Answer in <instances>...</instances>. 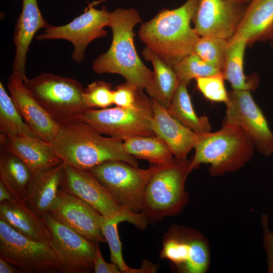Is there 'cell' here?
I'll use <instances>...</instances> for the list:
<instances>
[{"label": "cell", "mask_w": 273, "mask_h": 273, "mask_svg": "<svg viewBox=\"0 0 273 273\" xmlns=\"http://www.w3.org/2000/svg\"><path fill=\"white\" fill-rule=\"evenodd\" d=\"M102 134L88 124L77 120L61 126L51 144L65 164L77 169L89 170L110 160L138 166L136 158L125 151L122 140Z\"/></svg>", "instance_id": "1"}, {"label": "cell", "mask_w": 273, "mask_h": 273, "mask_svg": "<svg viewBox=\"0 0 273 273\" xmlns=\"http://www.w3.org/2000/svg\"><path fill=\"white\" fill-rule=\"evenodd\" d=\"M200 0H187L177 8L164 9L144 23L139 36L146 47L172 66L192 54L199 35L191 26Z\"/></svg>", "instance_id": "2"}, {"label": "cell", "mask_w": 273, "mask_h": 273, "mask_svg": "<svg viewBox=\"0 0 273 273\" xmlns=\"http://www.w3.org/2000/svg\"><path fill=\"white\" fill-rule=\"evenodd\" d=\"M142 21L134 9L118 8L111 12L109 27L113 37L109 50L94 61L92 69L97 73H116L126 82L143 90L153 76V71L140 59L134 44L133 28Z\"/></svg>", "instance_id": "3"}, {"label": "cell", "mask_w": 273, "mask_h": 273, "mask_svg": "<svg viewBox=\"0 0 273 273\" xmlns=\"http://www.w3.org/2000/svg\"><path fill=\"white\" fill-rule=\"evenodd\" d=\"M195 154L190 160L189 170L201 164H210L212 176H220L240 169L252 157L255 147L248 134L240 127L222 123L214 132L198 133Z\"/></svg>", "instance_id": "4"}, {"label": "cell", "mask_w": 273, "mask_h": 273, "mask_svg": "<svg viewBox=\"0 0 273 273\" xmlns=\"http://www.w3.org/2000/svg\"><path fill=\"white\" fill-rule=\"evenodd\" d=\"M24 83L28 92L60 126L79 120L88 108L83 99L84 89L74 79L44 73Z\"/></svg>", "instance_id": "5"}, {"label": "cell", "mask_w": 273, "mask_h": 273, "mask_svg": "<svg viewBox=\"0 0 273 273\" xmlns=\"http://www.w3.org/2000/svg\"><path fill=\"white\" fill-rule=\"evenodd\" d=\"M153 117L151 100L143 90H139L137 103L133 107L88 109L80 116L79 120L101 134L123 141L135 136L155 135L152 129Z\"/></svg>", "instance_id": "6"}, {"label": "cell", "mask_w": 273, "mask_h": 273, "mask_svg": "<svg viewBox=\"0 0 273 273\" xmlns=\"http://www.w3.org/2000/svg\"><path fill=\"white\" fill-rule=\"evenodd\" d=\"M190 160L175 158L156 172L148 183L143 199L141 212L153 218L176 214L188 200L185 190Z\"/></svg>", "instance_id": "7"}, {"label": "cell", "mask_w": 273, "mask_h": 273, "mask_svg": "<svg viewBox=\"0 0 273 273\" xmlns=\"http://www.w3.org/2000/svg\"><path fill=\"white\" fill-rule=\"evenodd\" d=\"M168 164L143 169L124 161L110 160L89 171L118 203L131 212L139 213L148 183L156 172Z\"/></svg>", "instance_id": "8"}, {"label": "cell", "mask_w": 273, "mask_h": 273, "mask_svg": "<svg viewBox=\"0 0 273 273\" xmlns=\"http://www.w3.org/2000/svg\"><path fill=\"white\" fill-rule=\"evenodd\" d=\"M60 189L84 201L105 217H122L140 229L146 226L143 213L131 212L121 205L89 170L65 164Z\"/></svg>", "instance_id": "9"}, {"label": "cell", "mask_w": 273, "mask_h": 273, "mask_svg": "<svg viewBox=\"0 0 273 273\" xmlns=\"http://www.w3.org/2000/svg\"><path fill=\"white\" fill-rule=\"evenodd\" d=\"M0 257L24 273H56L60 266L50 244L28 238L2 220Z\"/></svg>", "instance_id": "10"}, {"label": "cell", "mask_w": 273, "mask_h": 273, "mask_svg": "<svg viewBox=\"0 0 273 273\" xmlns=\"http://www.w3.org/2000/svg\"><path fill=\"white\" fill-rule=\"evenodd\" d=\"M160 257L169 260L180 272L205 273L210 266V251L201 233L175 225L165 236Z\"/></svg>", "instance_id": "11"}, {"label": "cell", "mask_w": 273, "mask_h": 273, "mask_svg": "<svg viewBox=\"0 0 273 273\" xmlns=\"http://www.w3.org/2000/svg\"><path fill=\"white\" fill-rule=\"evenodd\" d=\"M42 218L51 235L50 245L60 262L58 272H91L97 243L61 223L49 213Z\"/></svg>", "instance_id": "12"}, {"label": "cell", "mask_w": 273, "mask_h": 273, "mask_svg": "<svg viewBox=\"0 0 273 273\" xmlns=\"http://www.w3.org/2000/svg\"><path fill=\"white\" fill-rule=\"evenodd\" d=\"M222 123L241 128L249 136L255 148L266 156L273 154V133L260 108L248 90L229 93Z\"/></svg>", "instance_id": "13"}, {"label": "cell", "mask_w": 273, "mask_h": 273, "mask_svg": "<svg viewBox=\"0 0 273 273\" xmlns=\"http://www.w3.org/2000/svg\"><path fill=\"white\" fill-rule=\"evenodd\" d=\"M111 12L105 6L99 10L89 6L84 13L67 24L50 25L36 36L38 40L65 39L74 47L72 59L77 63L84 59L87 46L94 40L106 36L104 28L109 26Z\"/></svg>", "instance_id": "14"}, {"label": "cell", "mask_w": 273, "mask_h": 273, "mask_svg": "<svg viewBox=\"0 0 273 273\" xmlns=\"http://www.w3.org/2000/svg\"><path fill=\"white\" fill-rule=\"evenodd\" d=\"M246 6L233 0H200L194 28L199 36L228 40L234 35Z\"/></svg>", "instance_id": "15"}, {"label": "cell", "mask_w": 273, "mask_h": 273, "mask_svg": "<svg viewBox=\"0 0 273 273\" xmlns=\"http://www.w3.org/2000/svg\"><path fill=\"white\" fill-rule=\"evenodd\" d=\"M49 213L90 241L107 242L98 223L100 213L84 201L60 188Z\"/></svg>", "instance_id": "16"}, {"label": "cell", "mask_w": 273, "mask_h": 273, "mask_svg": "<svg viewBox=\"0 0 273 273\" xmlns=\"http://www.w3.org/2000/svg\"><path fill=\"white\" fill-rule=\"evenodd\" d=\"M8 89L18 112L33 132L38 138L51 143L60 126L33 98L23 80L10 75Z\"/></svg>", "instance_id": "17"}, {"label": "cell", "mask_w": 273, "mask_h": 273, "mask_svg": "<svg viewBox=\"0 0 273 273\" xmlns=\"http://www.w3.org/2000/svg\"><path fill=\"white\" fill-rule=\"evenodd\" d=\"M1 148L15 155L30 169L33 177L55 167L63 161L52 144L37 138L0 134Z\"/></svg>", "instance_id": "18"}, {"label": "cell", "mask_w": 273, "mask_h": 273, "mask_svg": "<svg viewBox=\"0 0 273 273\" xmlns=\"http://www.w3.org/2000/svg\"><path fill=\"white\" fill-rule=\"evenodd\" d=\"M151 100L154 132L165 142L176 159L187 160L188 154L197 143L198 133L181 124L156 101Z\"/></svg>", "instance_id": "19"}, {"label": "cell", "mask_w": 273, "mask_h": 273, "mask_svg": "<svg viewBox=\"0 0 273 273\" xmlns=\"http://www.w3.org/2000/svg\"><path fill=\"white\" fill-rule=\"evenodd\" d=\"M49 26L41 15L36 0H22V11L14 30L15 53L11 75L24 80L29 46L37 31Z\"/></svg>", "instance_id": "20"}, {"label": "cell", "mask_w": 273, "mask_h": 273, "mask_svg": "<svg viewBox=\"0 0 273 273\" xmlns=\"http://www.w3.org/2000/svg\"><path fill=\"white\" fill-rule=\"evenodd\" d=\"M0 220L30 239L50 244L51 235L43 218L22 201L0 202Z\"/></svg>", "instance_id": "21"}, {"label": "cell", "mask_w": 273, "mask_h": 273, "mask_svg": "<svg viewBox=\"0 0 273 273\" xmlns=\"http://www.w3.org/2000/svg\"><path fill=\"white\" fill-rule=\"evenodd\" d=\"M234 35L247 44L267 39L273 35V0H251Z\"/></svg>", "instance_id": "22"}, {"label": "cell", "mask_w": 273, "mask_h": 273, "mask_svg": "<svg viewBox=\"0 0 273 273\" xmlns=\"http://www.w3.org/2000/svg\"><path fill=\"white\" fill-rule=\"evenodd\" d=\"M64 166L62 162L34 176L22 201L42 218L49 213L57 199Z\"/></svg>", "instance_id": "23"}, {"label": "cell", "mask_w": 273, "mask_h": 273, "mask_svg": "<svg viewBox=\"0 0 273 273\" xmlns=\"http://www.w3.org/2000/svg\"><path fill=\"white\" fill-rule=\"evenodd\" d=\"M142 53L153 67L152 77L145 89L151 99L167 109L179 83L178 77L173 68L152 50L146 47Z\"/></svg>", "instance_id": "24"}, {"label": "cell", "mask_w": 273, "mask_h": 273, "mask_svg": "<svg viewBox=\"0 0 273 273\" xmlns=\"http://www.w3.org/2000/svg\"><path fill=\"white\" fill-rule=\"evenodd\" d=\"M33 178L31 170L20 159L1 148L0 182L16 200H24Z\"/></svg>", "instance_id": "25"}, {"label": "cell", "mask_w": 273, "mask_h": 273, "mask_svg": "<svg viewBox=\"0 0 273 273\" xmlns=\"http://www.w3.org/2000/svg\"><path fill=\"white\" fill-rule=\"evenodd\" d=\"M246 41L233 35L228 40V45L222 73L234 90H250L255 87L254 81L247 79L244 73L243 64Z\"/></svg>", "instance_id": "26"}, {"label": "cell", "mask_w": 273, "mask_h": 273, "mask_svg": "<svg viewBox=\"0 0 273 273\" xmlns=\"http://www.w3.org/2000/svg\"><path fill=\"white\" fill-rule=\"evenodd\" d=\"M123 147L128 154L155 165L168 164L175 159L165 142L156 135L129 138L123 141Z\"/></svg>", "instance_id": "27"}, {"label": "cell", "mask_w": 273, "mask_h": 273, "mask_svg": "<svg viewBox=\"0 0 273 273\" xmlns=\"http://www.w3.org/2000/svg\"><path fill=\"white\" fill-rule=\"evenodd\" d=\"M187 85L179 82L171 100L168 113L181 124L197 133L210 132L211 124L206 116H198L193 107Z\"/></svg>", "instance_id": "28"}, {"label": "cell", "mask_w": 273, "mask_h": 273, "mask_svg": "<svg viewBox=\"0 0 273 273\" xmlns=\"http://www.w3.org/2000/svg\"><path fill=\"white\" fill-rule=\"evenodd\" d=\"M126 221L122 217L108 218L101 214L98 218V223L102 234L108 243L110 251L111 261L116 264L123 273H144L154 272L156 267L145 262L140 268H132L129 267L124 261L121 243L118 236V224Z\"/></svg>", "instance_id": "29"}, {"label": "cell", "mask_w": 273, "mask_h": 273, "mask_svg": "<svg viewBox=\"0 0 273 273\" xmlns=\"http://www.w3.org/2000/svg\"><path fill=\"white\" fill-rule=\"evenodd\" d=\"M0 134L37 138L23 120L2 81L0 82Z\"/></svg>", "instance_id": "30"}, {"label": "cell", "mask_w": 273, "mask_h": 273, "mask_svg": "<svg viewBox=\"0 0 273 273\" xmlns=\"http://www.w3.org/2000/svg\"><path fill=\"white\" fill-rule=\"evenodd\" d=\"M227 45L228 40L214 36H201L195 44L192 54L222 71Z\"/></svg>", "instance_id": "31"}, {"label": "cell", "mask_w": 273, "mask_h": 273, "mask_svg": "<svg viewBox=\"0 0 273 273\" xmlns=\"http://www.w3.org/2000/svg\"><path fill=\"white\" fill-rule=\"evenodd\" d=\"M172 68L179 82L188 85L191 80L221 72L218 69L207 64L199 57L191 54L174 64Z\"/></svg>", "instance_id": "32"}, {"label": "cell", "mask_w": 273, "mask_h": 273, "mask_svg": "<svg viewBox=\"0 0 273 273\" xmlns=\"http://www.w3.org/2000/svg\"><path fill=\"white\" fill-rule=\"evenodd\" d=\"M113 90L109 83L103 80H96L84 88L83 97L88 109L107 108L113 104Z\"/></svg>", "instance_id": "33"}, {"label": "cell", "mask_w": 273, "mask_h": 273, "mask_svg": "<svg viewBox=\"0 0 273 273\" xmlns=\"http://www.w3.org/2000/svg\"><path fill=\"white\" fill-rule=\"evenodd\" d=\"M196 79L198 88L207 99L225 104L229 100V93L224 86L222 72Z\"/></svg>", "instance_id": "34"}, {"label": "cell", "mask_w": 273, "mask_h": 273, "mask_svg": "<svg viewBox=\"0 0 273 273\" xmlns=\"http://www.w3.org/2000/svg\"><path fill=\"white\" fill-rule=\"evenodd\" d=\"M139 89L127 83L120 84L113 90V104L123 108H132L138 101Z\"/></svg>", "instance_id": "35"}, {"label": "cell", "mask_w": 273, "mask_h": 273, "mask_svg": "<svg viewBox=\"0 0 273 273\" xmlns=\"http://www.w3.org/2000/svg\"><path fill=\"white\" fill-rule=\"evenodd\" d=\"M261 224L262 229V242L266 256L267 270L269 273H273V233L269 228L268 217L267 214H261Z\"/></svg>", "instance_id": "36"}, {"label": "cell", "mask_w": 273, "mask_h": 273, "mask_svg": "<svg viewBox=\"0 0 273 273\" xmlns=\"http://www.w3.org/2000/svg\"><path fill=\"white\" fill-rule=\"evenodd\" d=\"M93 270L95 273H121L118 266L115 263H108L104 259L100 251L99 243L93 259Z\"/></svg>", "instance_id": "37"}, {"label": "cell", "mask_w": 273, "mask_h": 273, "mask_svg": "<svg viewBox=\"0 0 273 273\" xmlns=\"http://www.w3.org/2000/svg\"><path fill=\"white\" fill-rule=\"evenodd\" d=\"M20 272L22 271L19 268L0 257V273Z\"/></svg>", "instance_id": "38"}, {"label": "cell", "mask_w": 273, "mask_h": 273, "mask_svg": "<svg viewBox=\"0 0 273 273\" xmlns=\"http://www.w3.org/2000/svg\"><path fill=\"white\" fill-rule=\"evenodd\" d=\"M15 199L8 189L0 182V202Z\"/></svg>", "instance_id": "39"}, {"label": "cell", "mask_w": 273, "mask_h": 273, "mask_svg": "<svg viewBox=\"0 0 273 273\" xmlns=\"http://www.w3.org/2000/svg\"><path fill=\"white\" fill-rule=\"evenodd\" d=\"M233 1L238 2L239 3L245 5H247L250 3L251 0H233Z\"/></svg>", "instance_id": "40"}, {"label": "cell", "mask_w": 273, "mask_h": 273, "mask_svg": "<svg viewBox=\"0 0 273 273\" xmlns=\"http://www.w3.org/2000/svg\"><path fill=\"white\" fill-rule=\"evenodd\" d=\"M105 1H106V0H101V1H99V2H94V5H96V4L99 3L100 2H101Z\"/></svg>", "instance_id": "41"}, {"label": "cell", "mask_w": 273, "mask_h": 273, "mask_svg": "<svg viewBox=\"0 0 273 273\" xmlns=\"http://www.w3.org/2000/svg\"><path fill=\"white\" fill-rule=\"evenodd\" d=\"M272 231V233H273V230Z\"/></svg>", "instance_id": "42"}]
</instances>
